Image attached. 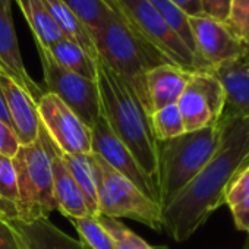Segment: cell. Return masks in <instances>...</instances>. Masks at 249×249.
Listing matches in <instances>:
<instances>
[{"instance_id": "cell-33", "label": "cell", "mask_w": 249, "mask_h": 249, "mask_svg": "<svg viewBox=\"0 0 249 249\" xmlns=\"http://www.w3.org/2000/svg\"><path fill=\"white\" fill-rule=\"evenodd\" d=\"M0 249H21L18 234L11 221L0 215Z\"/></svg>"}, {"instance_id": "cell-9", "label": "cell", "mask_w": 249, "mask_h": 249, "mask_svg": "<svg viewBox=\"0 0 249 249\" xmlns=\"http://www.w3.org/2000/svg\"><path fill=\"white\" fill-rule=\"evenodd\" d=\"M186 132L215 126L226 110L221 82L208 71H195L176 103Z\"/></svg>"}, {"instance_id": "cell-22", "label": "cell", "mask_w": 249, "mask_h": 249, "mask_svg": "<svg viewBox=\"0 0 249 249\" xmlns=\"http://www.w3.org/2000/svg\"><path fill=\"white\" fill-rule=\"evenodd\" d=\"M62 2L84 24L92 38L111 18L117 15L111 0H62Z\"/></svg>"}, {"instance_id": "cell-6", "label": "cell", "mask_w": 249, "mask_h": 249, "mask_svg": "<svg viewBox=\"0 0 249 249\" xmlns=\"http://www.w3.org/2000/svg\"><path fill=\"white\" fill-rule=\"evenodd\" d=\"M12 161L18 179V220L49 218L57 205L50 160L41 142L21 145Z\"/></svg>"}, {"instance_id": "cell-7", "label": "cell", "mask_w": 249, "mask_h": 249, "mask_svg": "<svg viewBox=\"0 0 249 249\" xmlns=\"http://www.w3.org/2000/svg\"><path fill=\"white\" fill-rule=\"evenodd\" d=\"M111 2L123 21L159 49L172 63L188 71H202L194 53L173 33L150 0H111Z\"/></svg>"}, {"instance_id": "cell-2", "label": "cell", "mask_w": 249, "mask_h": 249, "mask_svg": "<svg viewBox=\"0 0 249 249\" xmlns=\"http://www.w3.org/2000/svg\"><path fill=\"white\" fill-rule=\"evenodd\" d=\"M95 81L100 92L101 116L160 192L159 141L151 129L150 113L134 91L100 57L97 59Z\"/></svg>"}, {"instance_id": "cell-27", "label": "cell", "mask_w": 249, "mask_h": 249, "mask_svg": "<svg viewBox=\"0 0 249 249\" xmlns=\"http://www.w3.org/2000/svg\"><path fill=\"white\" fill-rule=\"evenodd\" d=\"M78 234L81 236V242H84L89 249H116L113 239L107 233V230L101 226L97 215H84L69 218Z\"/></svg>"}, {"instance_id": "cell-13", "label": "cell", "mask_w": 249, "mask_h": 249, "mask_svg": "<svg viewBox=\"0 0 249 249\" xmlns=\"http://www.w3.org/2000/svg\"><path fill=\"white\" fill-rule=\"evenodd\" d=\"M12 2L14 0H0V72L12 78L38 103L44 91L30 76L24 65L12 19Z\"/></svg>"}, {"instance_id": "cell-18", "label": "cell", "mask_w": 249, "mask_h": 249, "mask_svg": "<svg viewBox=\"0 0 249 249\" xmlns=\"http://www.w3.org/2000/svg\"><path fill=\"white\" fill-rule=\"evenodd\" d=\"M192 72L195 71H188L173 63H164L151 69L147 73L150 111L153 113L166 106L176 104L186 88Z\"/></svg>"}, {"instance_id": "cell-11", "label": "cell", "mask_w": 249, "mask_h": 249, "mask_svg": "<svg viewBox=\"0 0 249 249\" xmlns=\"http://www.w3.org/2000/svg\"><path fill=\"white\" fill-rule=\"evenodd\" d=\"M92 153L100 156L116 172L129 179L140 191H142L153 201L160 204V192L154 182L144 173L135 157L124 147L119 138L111 132L107 122L101 116L91 128Z\"/></svg>"}, {"instance_id": "cell-17", "label": "cell", "mask_w": 249, "mask_h": 249, "mask_svg": "<svg viewBox=\"0 0 249 249\" xmlns=\"http://www.w3.org/2000/svg\"><path fill=\"white\" fill-rule=\"evenodd\" d=\"M19 240L21 249H89L84 242L76 240L56 227L49 218L33 221L11 220Z\"/></svg>"}, {"instance_id": "cell-15", "label": "cell", "mask_w": 249, "mask_h": 249, "mask_svg": "<svg viewBox=\"0 0 249 249\" xmlns=\"http://www.w3.org/2000/svg\"><path fill=\"white\" fill-rule=\"evenodd\" d=\"M0 89L3 92L12 129L21 145L34 144L38 140L40 117L34 98L12 78L0 72Z\"/></svg>"}, {"instance_id": "cell-26", "label": "cell", "mask_w": 249, "mask_h": 249, "mask_svg": "<svg viewBox=\"0 0 249 249\" xmlns=\"http://www.w3.org/2000/svg\"><path fill=\"white\" fill-rule=\"evenodd\" d=\"M151 129L159 142L173 140L186 132L183 119L176 104L166 106L150 114Z\"/></svg>"}, {"instance_id": "cell-19", "label": "cell", "mask_w": 249, "mask_h": 249, "mask_svg": "<svg viewBox=\"0 0 249 249\" xmlns=\"http://www.w3.org/2000/svg\"><path fill=\"white\" fill-rule=\"evenodd\" d=\"M15 2L25 17L37 44L49 49L50 46L65 38L59 27L53 21L50 12L44 6L43 0H15Z\"/></svg>"}, {"instance_id": "cell-37", "label": "cell", "mask_w": 249, "mask_h": 249, "mask_svg": "<svg viewBox=\"0 0 249 249\" xmlns=\"http://www.w3.org/2000/svg\"><path fill=\"white\" fill-rule=\"evenodd\" d=\"M246 164H249V157H248V159H246V161H245V163L242 164V167H243V166H246Z\"/></svg>"}, {"instance_id": "cell-4", "label": "cell", "mask_w": 249, "mask_h": 249, "mask_svg": "<svg viewBox=\"0 0 249 249\" xmlns=\"http://www.w3.org/2000/svg\"><path fill=\"white\" fill-rule=\"evenodd\" d=\"M221 138V124L185 132L159 142L160 205L161 210L205 167L215 154Z\"/></svg>"}, {"instance_id": "cell-31", "label": "cell", "mask_w": 249, "mask_h": 249, "mask_svg": "<svg viewBox=\"0 0 249 249\" xmlns=\"http://www.w3.org/2000/svg\"><path fill=\"white\" fill-rule=\"evenodd\" d=\"M21 144L18 141L17 134L14 132L12 126L3 120H0V156L14 159L19 150Z\"/></svg>"}, {"instance_id": "cell-8", "label": "cell", "mask_w": 249, "mask_h": 249, "mask_svg": "<svg viewBox=\"0 0 249 249\" xmlns=\"http://www.w3.org/2000/svg\"><path fill=\"white\" fill-rule=\"evenodd\" d=\"M46 91L59 97L85 124L91 129L101 117V104L97 81L87 79L62 68L49 53V50L37 44Z\"/></svg>"}, {"instance_id": "cell-35", "label": "cell", "mask_w": 249, "mask_h": 249, "mask_svg": "<svg viewBox=\"0 0 249 249\" xmlns=\"http://www.w3.org/2000/svg\"><path fill=\"white\" fill-rule=\"evenodd\" d=\"M175 5H178L188 17H201V0H172Z\"/></svg>"}, {"instance_id": "cell-12", "label": "cell", "mask_w": 249, "mask_h": 249, "mask_svg": "<svg viewBox=\"0 0 249 249\" xmlns=\"http://www.w3.org/2000/svg\"><path fill=\"white\" fill-rule=\"evenodd\" d=\"M196 54L204 69L218 66L245 52V44L233 34L226 22L201 17H189Z\"/></svg>"}, {"instance_id": "cell-21", "label": "cell", "mask_w": 249, "mask_h": 249, "mask_svg": "<svg viewBox=\"0 0 249 249\" xmlns=\"http://www.w3.org/2000/svg\"><path fill=\"white\" fill-rule=\"evenodd\" d=\"M49 53L52 57L65 69L81 75L87 79L95 81L97 78V59L91 57L84 49L78 44L72 43L68 38L57 41L56 44L50 46Z\"/></svg>"}, {"instance_id": "cell-30", "label": "cell", "mask_w": 249, "mask_h": 249, "mask_svg": "<svg viewBox=\"0 0 249 249\" xmlns=\"http://www.w3.org/2000/svg\"><path fill=\"white\" fill-rule=\"evenodd\" d=\"M226 24L245 47H249V0H231Z\"/></svg>"}, {"instance_id": "cell-14", "label": "cell", "mask_w": 249, "mask_h": 249, "mask_svg": "<svg viewBox=\"0 0 249 249\" xmlns=\"http://www.w3.org/2000/svg\"><path fill=\"white\" fill-rule=\"evenodd\" d=\"M38 141L41 142L46 154L49 156L50 166H52V176H53V189H54V199L57 210L68 218L73 217H84L88 215V208L85 205L84 196L72 178L71 172L68 170L62 151L54 144V141L47 134L46 128L40 122V132Z\"/></svg>"}, {"instance_id": "cell-23", "label": "cell", "mask_w": 249, "mask_h": 249, "mask_svg": "<svg viewBox=\"0 0 249 249\" xmlns=\"http://www.w3.org/2000/svg\"><path fill=\"white\" fill-rule=\"evenodd\" d=\"M63 161L71 172L72 178L75 179L85 205L88 208V213L91 215H98V196H97V185L94 179V170L91 164L89 156H73V154H65L62 153Z\"/></svg>"}, {"instance_id": "cell-20", "label": "cell", "mask_w": 249, "mask_h": 249, "mask_svg": "<svg viewBox=\"0 0 249 249\" xmlns=\"http://www.w3.org/2000/svg\"><path fill=\"white\" fill-rule=\"evenodd\" d=\"M43 3L50 12L53 21L56 22L62 34L65 36V38L78 44L91 57L98 59L97 49H95L91 34L62 0H43Z\"/></svg>"}, {"instance_id": "cell-5", "label": "cell", "mask_w": 249, "mask_h": 249, "mask_svg": "<svg viewBox=\"0 0 249 249\" xmlns=\"http://www.w3.org/2000/svg\"><path fill=\"white\" fill-rule=\"evenodd\" d=\"M98 196V215L132 218L161 231V205L140 191L95 153L89 154Z\"/></svg>"}, {"instance_id": "cell-3", "label": "cell", "mask_w": 249, "mask_h": 249, "mask_svg": "<svg viewBox=\"0 0 249 249\" xmlns=\"http://www.w3.org/2000/svg\"><path fill=\"white\" fill-rule=\"evenodd\" d=\"M92 40L98 57L134 91L144 108L151 113L147 92V73L160 65L172 62L134 31L119 14Z\"/></svg>"}, {"instance_id": "cell-36", "label": "cell", "mask_w": 249, "mask_h": 249, "mask_svg": "<svg viewBox=\"0 0 249 249\" xmlns=\"http://www.w3.org/2000/svg\"><path fill=\"white\" fill-rule=\"evenodd\" d=\"M0 120H3L5 123H8V124H9V126H12L11 117H9L8 108H6V103H5V98H3V92H2V89H0Z\"/></svg>"}, {"instance_id": "cell-24", "label": "cell", "mask_w": 249, "mask_h": 249, "mask_svg": "<svg viewBox=\"0 0 249 249\" xmlns=\"http://www.w3.org/2000/svg\"><path fill=\"white\" fill-rule=\"evenodd\" d=\"M150 2L159 11L161 18L167 22V25L173 30V33L183 41V44L194 53V56L199 62L198 54H196L195 40L192 36L191 24H189V17L178 5H175L172 0H150ZM199 65H201V69H204L201 62Z\"/></svg>"}, {"instance_id": "cell-10", "label": "cell", "mask_w": 249, "mask_h": 249, "mask_svg": "<svg viewBox=\"0 0 249 249\" xmlns=\"http://www.w3.org/2000/svg\"><path fill=\"white\" fill-rule=\"evenodd\" d=\"M38 117L50 138L65 154H92L91 129L54 94L44 92L37 103Z\"/></svg>"}, {"instance_id": "cell-16", "label": "cell", "mask_w": 249, "mask_h": 249, "mask_svg": "<svg viewBox=\"0 0 249 249\" xmlns=\"http://www.w3.org/2000/svg\"><path fill=\"white\" fill-rule=\"evenodd\" d=\"M223 85L227 113L249 117V47L237 57L208 69Z\"/></svg>"}, {"instance_id": "cell-28", "label": "cell", "mask_w": 249, "mask_h": 249, "mask_svg": "<svg viewBox=\"0 0 249 249\" xmlns=\"http://www.w3.org/2000/svg\"><path fill=\"white\" fill-rule=\"evenodd\" d=\"M101 226L107 230L110 237L113 239L116 249H154L150 243H147L141 236L128 229L119 218L97 215Z\"/></svg>"}, {"instance_id": "cell-34", "label": "cell", "mask_w": 249, "mask_h": 249, "mask_svg": "<svg viewBox=\"0 0 249 249\" xmlns=\"http://www.w3.org/2000/svg\"><path fill=\"white\" fill-rule=\"evenodd\" d=\"M233 215V221L237 230L246 231L249 233V201L243 205H240L239 208L231 211Z\"/></svg>"}, {"instance_id": "cell-29", "label": "cell", "mask_w": 249, "mask_h": 249, "mask_svg": "<svg viewBox=\"0 0 249 249\" xmlns=\"http://www.w3.org/2000/svg\"><path fill=\"white\" fill-rule=\"evenodd\" d=\"M249 201V164L240 167L229 182L224 192V204L230 211Z\"/></svg>"}, {"instance_id": "cell-32", "label": "cell", "mask_w": 249, "mask_h": 249, "mask_svg": "<svg viewBox=\"0 0 249 249\" xmlns=\"http://www.w3.org/2000/svg\"><path fill=\"white\" fill-rule=\"evenodd\" d=\"M230 2L231 0H201L202 15L220 22H226L229 17Z\"/></svg>"}, {"instance_id": "cell-1", "label": "cell", "mask_w": 249, "mask_h": 249, "mask_svg": "<svg viewBox=\"0 0 249 249\" xmlns=\"http://www.w3.org/2000/svg\"><path fill=\"white\" fill-rule=\"evenodd\" d=\"M218 148L205 167L161 210V230L173 240H188L224 205V192L249 157V117L224 111Z\"/></svg>"}, {"instance_id": "cell-25", "label": "cell", "mask_w": 249, "mask_h": 249, "mask_svg": "<svg viewBox=\"0 0 249 249\" xmlns=\"http://www.w3.org/2000/svg\"><path fill=\"white\" fill-rule=\"evenodd\" d=\"M0 205L3 218H18V179L12 159L0 156Z\"/></svg>"}]
</instances>
